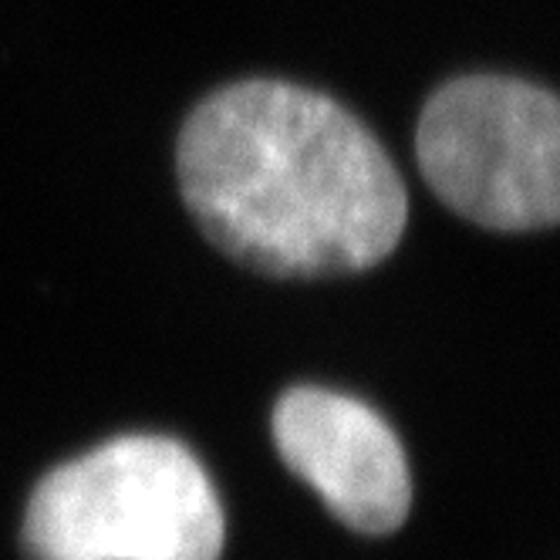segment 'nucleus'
I'll list each match as a JSON object with an SVG mask.
<instances>
[{
    "label": "nucleus",
    "instance_id": "1",
    "mask_svg": "<svg viewBox=\"0 0 560 560\" xmlns=\"http://www.w3.org/2000/svg\"><path fill=\"white\" fill-rule=\"evenodd\" d=\"M176 166L199 230L270 277L369 270L398 247L409 220L402 176L362 118L273 78L199 102Z\"/></svg>",
    "mask_w": 560,
    "mask_h": 560
},
{
    "label": "nucleus",
    "instance_id": "2",
    "mask_svg": "<svg viewBox=\"0 0 560 560\" xmlns=\"http://www.w3.org/2000/svg\"><path fill=\"white\" fill-rule=\"evenodd\" d=\"M223 506L199 459L170 435H118L31 493V560H220Z\"/></svg>",
    "mask_w": 560,
    "mask_h": 560
},
{
    "label": "nucleus",
    "instance_id": "3",
    "mask_svg": "<svg viewBox=\"0 0 560 560\" xmlns=\"http://www.w3.org/2000/svg\"><path fill=\"white\" fill-rule=\"evenodd\" d=\"M416 159L443 203L487 230H544L560 217V102L506 74H463L425 102Z\"/></svg>",
    "mask_w": 560,
    "mask_h": 560
},
{
    "label": "nucleus",
    "instance_id": "4",
    "mask_svg": "<svg viewBox=\"0 0 560 560\" xmlns=\"http://www.w3.org/2000/svg\"><path fill=\"white\" fill-rule=\"evenodd\" d=\"M273 443L351 530L382 537L406 524L409 463L388 422L365 402L328 388H291L273 409Z\"/></svg>",
    "mask_w": 560,
    "mask_h": 560
}]
</instances>
